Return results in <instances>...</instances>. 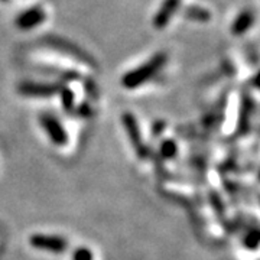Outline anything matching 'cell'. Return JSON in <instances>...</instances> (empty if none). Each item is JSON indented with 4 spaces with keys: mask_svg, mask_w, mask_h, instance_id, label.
Returning a JSON list of instances; mask_svg holds the SVG:
<instances>
[{
    "mask_svg": "<svg viewBox=\"0 0 260 260\" xmlns=\"http://www.w3.org/2000/svg\"><path fill=\"white\" fill-rule=\"evenodd\" d=\"M121 121H123V126H124V130L127 133V138H129L132 146L135 148V152L136 155L139 156L140 159H145L148 156V148L146 145L143 143L142 140V133H140L139 129V123L136 120V117L130 113H124L121 116Z\"/></svg>",
    "mask_w": 260,
    "mask_h": 260,
    "instance_id": "7a4b0ae2",
    "label": "cell"
},
{
    "mask_svg": "<svg viewBox=\"0 0 260 260\" xmlns=\"http://www.w3.org/2000/svg\"><path fill=\"white\" fill-rule=\"evenodd\" d=\"M29 243L38 250L49 251V253H64L68 249L67 239L55 234H34L30 236Z\"/></svg>",
    "mask_w": 260,
    "mask_h": 260,
    "instance_id": "3957f363",
    "label": "cell"
},
{
    "mask_svg": "<svg viewBox=\"0 0 260 260\" xmlns=\"http://www.w3.org/2000/svg\"><path fill=\"white\" fill-rule=\"evenodd\" d=\"M45 19V13L42 9H30L26 10L25 13H22L16 19V25L22 29H30L34 26L39 25L42 20Z\"/></svg>",
    "mask_w": 260,
    "mask_h": 260,
    "instance_id": "52a82bcc",
    "label": "cell"
},
{
    "mask_svg": "<svg viewBox=\"0 0 260 260\" xmlns=\"http://www.w3.org/2000/svg\"><path fill=\"white\" fill-rule=\"evenodd\" d=\"M182 0H165L160 8H159L158 13L153 18V26L158 29H162L169 23V20L175 15L178 6Z\"/></svg>",
    "mask_w": 260,
    "mask_h": 260,
    "instance_id": "8992f818",
    "label": "cell"
},
{
    "mask_svg": "<svg viewBox=\"0 0 260 260\" xmlns=\"http://www.w3.org/2000/svg\"><path fill=\"white\" fill-rule=\"evenodd\" d=\"M61 97H62V107H65L67 110H71L73 103H74V95L70 90H61Z\"/></svg>",
    "mask_w": 260,
    "mask_h": 260,
    "instance_id": "7c38bea8",
    "label": "cell"
},
{
    "mask_svg": "<svg viewBox=\"0 0 260 260\" xmlns=\"http://www.w3.org/2000/svg\"><path fill=\"white\" fill-rule=\"evenodd\" d=\"M39 123L44 132L48 135L49 140L56 146H65L68 143V135L65 132L61 121L51 114H42L39 117Z\"/></svg>",
    "mask_w": 260,
    "mask_h": 260,
    "instance_id": "277c9868",
    "label": "cell"
},
{
    "mask_svg": "<svg viewBox=\"0 0 260 260\" xmlns=\"http://www.w3.org/2000/svg\"><path fill=\"white\" fill-rule=\"evenodd\" d=\"M178 152L177 143L174 140H165L160 146V155L165 159H172Z\"/></svg>",
    "mask_w": 260,
    "mask_h": 260,
    "instance_id": "9c48e42d",
    "label": "cell"
},
{
    "mask_svg": "<svg viewBox=\"0 0 260 260\" xmlns=\"http://www.w3.org/2000/svg\"><path fill=\"white\" fill-rule=\"evenodd\" d=\"M251 22H253V16L250 15V12L242 13L239 18L236 19V22L233 25V34H236V35L244 34L251 26Z\"/></svg>",
    "mask_w": 260,
    "mask_h": 260,
    "instance_id": "ba28073f",
    "label": "cell"
},
{
    "mask_svg": "<svg viewBox=\"0 0 260 260\" xmlns=\"http://www.w3.org/2000/svg\"><path fill=\"white\" fill-rule=\"evenodd\" d=\"M73 260H94L93 251L87 247H78L73 253Z\"/></svg>",
    "mask_w": 260,
    "mask_h": 260,
    "instance_id": "30bf717a",
    "label": "cell"
},
{
    "mask_svg": "<svg viewBox=\"0 0 260 260\" xmlns=\"http://www.w3.org/2000/svg\"><path fill=\"white\" fill-rule=\"evenodd\" d=\"M165 62H167V56L164 54L152 56V59H149L146 64L140 65L136 70L124 74V77L121 78L123 87L127 90H133L140 87L142 84L148 83L153 75L158 74V71L165 65Z\"/></svg>",
    "mask_w": 260,
    "mask_h": 260,
    "instance_id": "6da1fadb",
    "label": "cell"
},
{
    "mask_svg": "<svg viewBox=\"0 0 260 260\" xmlns=\"http://www.w3.org/2000/svg\"><path fill=\"white\" fill-rule=\"evenodd\" d=\"M188 16L192 19H198V20H204V19L210 18L208 12L201 8H192V9L188 10Z\"/></svg>",
    "mask_w": 260,
    "mask_h": 260,
    "instance_id": "8fae6325",
    "label": "cell"
},
{
    "mask_svg": "<svg viewBox=\"0 0 260 260\" xmlns=\"http://www.w3.org/2000/svg\"><path fill=\"white\" fill-rule=\"evenodd\" d=\"M19 93L26 97L47 99L61 93V87L56 84H39V83H22L19 85Z\"/></svg>",
    "mask_w": 260,
    "mask_h": 260,
    "instance_id": "5b68a950",
    "label": "cell"
}]
</instances>
